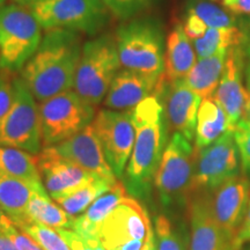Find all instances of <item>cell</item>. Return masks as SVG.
<instances>
[{
	"instance_id": "6da1fadb",
	"label": "cell",
	"mask_w": 250,
	"mask_h": 250,
	"mask_svg": "<svg viewBox=\"0 0 250 250\" xmlns=\"http://www.w3.org/2000/svg\"><path fill=\"white\" fill-rule=\"evenodd\" d=\"M83 46L77 31H45L35 54L21 70V79L37 101L44 102L73 88Z\"/></svg>"
},
{
	"instance_id": "7a4b0ae2",
	"label": "cell",
	"mask_w": 250,
	"mask_h": 250,
	"mask_svg": "<svg viewBox=\"0 0 250 250\" xmlns=\"http://www.w3.org/2000/svg\"><path fill=\"white\" fill-rule=\"evenodd\" d=\"M136 140L126 166V189L131 195L144 197L151 184L167 146V120L159 96L151 95L132 111Z\"/></svg>"
},
{
	"instance_id": "3957f363",
	"label": "cell",
	"mask_w": 250,
	"mask_h": 250,
	"mask_svg": "<svg viewBox=\"0 0 250 250\" xmlns=\"http://www.w3.org/2000/svg\"><path fill=\"white\" fill-rule=\"evenodd\" d=\"M123 68L160 78L165 72L164 28L152 18L133 19L122 24L115 36Z\"/></svg>"
},
{
	"instance_id": "277c9868",
	"label": "cell",
	"mask_w": 250,
	"mask_h": 250,
	"mask_svg": "<svg viewBox=\"0 0 250 250\" xmlns=\"http://www.w3.org/2000/svg\"><path fill=\"white\" fill-rule=\"evenodd\" d=\"M121 66L115 37L103 34L88 41L83 46L74 77V92L95 107L104 100Z\"/></svg>"
},
{
	"instance_id": "5b68a950",
	"label": "cell",
	"mask_w": 250,
	"mask_h": 250,
	"mask_svg": "<svg viewBox=\"0 0 250 250\" xmlns=\"http://www.w3.org/2000/svg\"><path fill=\"white\" fill-rule=\"evenodd\" d=\"M42 27L30 8L0 6V72L21 71L42 41Z\"/></svg>"
},
{
	"instance_id": "8992f818",
	"label": "cell",
	"mask_w": 250,
	"mask_h": 250,
	"mask_svg": "<svg viewBox=\"0 0 250 250\" xmlns=\"http://www.w3.org/2000/svg\"><path fill=\"white\" fill-rule=\"evenodd\" d=\"M98 242L105 250H154V229L146 208L125 197L103 221Z\"/></svg>"
},
{
	"instance_id": "52a82bcc",
	"label": "cell",
	"mask_w": 250,
	"mask_h": 250,
	"mask_svg": "<svg viewBox=\"0 0 250 250\" xmlns=\"http://www.w3.org/2000/svg\"><path fill=\"white\" fill-rule=\"evenodd\" d=\"M30 11L45 31L66 29L88 35L99 34L111 15L102 0H45Z\"/></svg>"
},
{
	"instance_id": "ba28073f",
	"label": "cell",
	"mask_w": 250,
	"mask_h": 250,
	"mask_svg": "<svg viewBox=\"0 0 250 250\" xmlns=\"http://www.w3.org/2000/svg\"><path fill=\"white\" fill-rule=\"evenodd\" d=\"M195 152L191 142L174 132L166 146L154 176L159 198L166 208L182 205L191 192Z\"/></svg>"
},
{
	"instance_id": "9c48e42d",
	"label": "cell",
	"mask_w": 250,
	"mask_h": 250,
	"mask_svg": "<svg viewBox=\"0 0 250 250\" xmlns=\"http://www.w3.org/2000/svg\"><path fill=\"white\" fill-rule=\"evenodd\" d=\"M13 89L12 107L0 124V146L37 155L43 146L39 104L21 77L13 79Z\"/></svg>"
},
{
	"instance_id": "30bf717a",
	"label": "cell",
	"mask_w": 250,
	"mask_h": 250,
	"mask_svg": "<svg viewBox=\"0 0 250 250\" xmlns=\"http://www.w3.org/2000/svg\"><path fill=\"white\" fill-rule=\"evenodd\" d=\"M43 146H55L72 138L92 124L93 105L74 90H67L39 104Z\"/></svg>"
},
{
	"instance_id": "8fae6325",
	"label": "cell",
	"mask_w": 250,
	"mask_h": 250,
	"mask_svg": "<svg viewBox=\"0 0 250 250\" xmlns=\"http://www.w3.org/2000/svg\"><path fill=\"white\" fill-rule=\"evenodd\" d=\"M239 174V149L234 139V129H230L211 145L195 149L191 192L211 195Z\"/></svg>"
},
{
	"instance_id": "7c38bea8",
	"label": "cell",
	"mask_w": 250,
	"mask_h": 250,
	"mask_svg": "<svg viewBox=\"0 0 250 250\" xmlns=\"http://www.w3.org/2000/svg\"><path fill=\"white\" fill-rule=\"evenodd\" d=\"M92 125L109 166L120 179L130 160L136 140L132 112L102 109L95 115Z\"/></svg>"
},
{
	"instance_id": "4fadbf2b",
	"label": "cell",
	"mask_w": 250,
	"mask_h": 250,
	"mask_svg": "<svg viewBox=\"0 0 250 250\" xmlns=\"http://www.w3.org/2000/svg\"><path fill=\"white\" fill-rule=\"evenodd\" d=\"M154 95L159 96L165 108L167 124L175 132L192 142L195 139L197 115L202 98L186 85L183 79L166 81L160 78Z\"/></svg>"
},
{
	"instance_id": "5bb4252c",
	"label": "cell",
	"mask_w": 250,
	"mask_h": 250,
	"mask_svg": "<svg viewBox=\"0 0 250 250\" xmlns=\"http://www.w3.org/2000/svg\"><path fill=\"white\" fill-rule=\"evenodd\" d=\"M37 166L46 192L52 199L67 196L98 179L79 166L67 160L54 146L43 147L36 155ZM102 179V177H101Z\"/></svg>"
},
{
	"instance_id": "9a60e30c",
	"label": "cell",
	"mask_w": 250,
	"mask_h": 250,
	"mask_svg": "<svg viewBox=\"0 0 250 250\" xmlns=\"http://www.w3.org/2000/svg\"><path fill=\"white\" fill-rule=\"evenodd\" d=\"M249 193V180L237 175L219 187L210 197L215 221L233 243L248 211Z\"/></svg>"
},
{
	"instance_id": "2e32d148",
	"label": "cell",
	"mask_w": 250,
	"mask_h": 250,
	"mask_svg": "<svg viewBox=\"0 0 250 250\" xmlns=\"http://www.w3.org/2000/svg\"><path fill=\"white\" fill-rule=\"evenodd\" d=\"M243 59L241 45L228 50L225 70L213 96L234 127L245 118L250 93L243 86Z\"/></svg>"
},
{
	"instance_id": "e0dca14e",
	"label": "cell",
	"mask_w": 250,
	"mask_h": 250,
	"mask_svg": "<svg viewBox=\"0 0 250 250\" xmlns=\"http://www.w3.org/2000/svg\"><path fill=\"white\" fill-rule=\"evenodd\" d=\"M54 147L62 156L78 165L87 173L112 182L117 181L116 175L105 159L92 124L72 138L57 144Z\"/></svg>"
},
{
	"instance_id": "ac0fdd59",
	"label": "cell",
	"mask_w": 250,
	"mask_h": 250,
	"mask_svg": "<svg viewBox=\"0 0 250 250\" xmlns=\"http://www.w3.org/2000/svg\"><path fill=\"white\" fill-rule=\"evenodd\" d=\"M190 250H235L212 213L210 195L196 193L189 204Z\"/></svg>"
},
{
	"instance_id": "d6986e66",
	"label": "cell",
	"mask_w": 250,
	"mask_h": 250,
	"mask_svg": "<svg viewBox=\"0 0 250 250\" xmlns=\"http://www.w3.org/2000/svg\"><path fill=\"white\" fill-rule=\"evenodd\" d=\"M160 78L122 68L109 87L104 105L112 110L132 111L140 102L154 95Z\"/></svg>"
},
{
	"instance_id": "ffe728a7",
	"label": "cell",
	"mask_w": 250,
	"mask_h": 250,
	"mask_svg": "<svg viewBox=\"0 0 250 250\" xmlns=\"http://www.w3.org/2000/svg\"><path fill=\"white\" fill-rule=\"evenodd\" d=\"M126 195L127 189L123 183L117 181L109 191L100 196L83 213L73 219L72 229L83 236L87 242L98 241L99 230L103 221L125 197H127Z\"/></svg>"
},
{
	"instance_id": "44dd1931",
	"label": "cell",
	"mask_w": 250,
	"mask_h": 250,
	"mask_svg": "<svg viewBox=\"0 0 250 250\" xmlns=\"http://www.w3.org/2000/svg\"><path fill=\"white\" fill-rule=\"evenodd\" d=\"M196 62L195 48L184 31L183 24H176L169 33L166 42L165 72L162 78L166 81L183 79Z\"/></svg>"
},
{
	"instance_id": "7402d4cb",
	"label": "cell",
	"mask_w": 250,
	"mask_h": 250,
	"mask_svg": "<svg viewBox=\"0 0 250 250\" xmlns=\"http://www.w3.org/2000/svg\"><path fill=\"white\" fill-rule=\"evenodd\" d=\"M227 54L228 51H221L210 57L198 58L189 73L183 78L186 85L202 99L212 98L223 77Z\"/></svg>"
},
{
	"instance_id": "603a6c76",
	"label": "cell",
	"mask_w": 250,
	"mask_h": 250,
	"mask_svg": "<svg viewBox=\"0 0 250 250\" xmlns=\"http://www.w3.org/2000/svg\"><path fill=\"white\" fill-rule=\"evenodd\" d=\"M234 129L227 115L213 98L202 100L197 115L195 149H202L220 138L228 130Z\"/></svg>"
},
{
	"instance_id": "cb8c5ba5",
	"label": "cell",
	"mask_w": 250,
	"mask_h": 250,
	"mask_svg": "<svg viewBox=\"0 0 250 250\" xmlns=\"http://www.w3.org/2000/svg\"><path fill=\"white\" fill-rule=\"evenodd\" d=\"M44 186H33L24 181L0 174V208L17 225L26 223L28 204L36 189Z\"/></svg>"
},
{
	"instance_id": "d4e9b609",
	"label": "cell",
	"mask_w": 250,
	"mask_h": 250,
	"mask_svg": "<svg viewBox=\"0 0 250 250\" xmlns=\"http://www.w3.org/2000/svg\"><path fill=\"white\" fill-rule=\"evenodd\" d=\"M26 217L30 223H36L45 226L59 229V228H67L72 229L73 219L68 215L57 203L51 201V197L46 192L45 188L36 189L31 196L29 204H28Z\"/></svg>"
},
{
	"instance_id": "484cf974",
	"label": "cell",
	"mask_w": 250,
	"mask_h": 250,
	"mask_svg": "<svg viewBox=\"0 0 250 250\" xmlns=\"http://www.w3.org/2000/svg\"><path fill=\"white\" fill-rule=\"evenodd\" d=\"M0 174L33 186H43L36 155L22 149L0 146Z\"/></svg>"
},
{
	"instance_id": "4316f807",
	"label": "cell",
	"mask_w": 250,
	"mask_h": 250,
	"mask_svg": "<svg viewBox=\"0 0 250 250\" xmlns=\"http://www.w3.org/2000/svg\"><path fill=\"white\" fill-rule=\"evenodd\" d=\"M245 40L246 33L242 24L232 28H208L202 37L193 40V48L197 57L205 58L242 45Z\"/></svg>"
},
{
	"instance_id": "83f0119b",
	"label": "cell",
	"mask_w": 250,
	"mask_h": 250,
	"mask_svg": "<svg viewBox=\"0 0 250 250\" xmlns=\"http://www.w3.org/2000/svg\"><path fill=\"white\" fill-rule=\"evenodd\" d=\"M117 183V181L112 182V181L101 179L98 177L85 186L78 191L70 193V195L61 197V198L56 199V203L61 206L70 217L74 218L83 213L88 206L92 204L94 201L99 198L100 196H102L103 193H105L111 189L115 184Z\"/></svg>"
},
{
	"instance_id": "f1b7e54d",
	"label": "cell",
	"mask_w": 250,
	"mask_h": 250,
	"mask_svg": "<svg viewBox=\"0 0 250 250\" xmlns=\"http://www.w3.org/2000/svg\"><path fill=\"white\" fill-rule=\"evenodd\" d=\"M188 12L195 14L205 22L208 28H232L240 27L237 19L218 6L203 0H192L188 6Z\"/></svg>"
},
{
	"instance_id": "f546056e",
	"label": "cell",
	"mask_w": 250,
	"mask_h": 250,
	"mask_svg": "<svg viewBox=\"0 0 250 250\" xmlns=\"http://www.w3.org/2000/svg\"><path fill=\"white\" fill-rule=\"evenodd\" d=\"M29 235L43 250H71L61 234L55 228L36 223H21L15 226Z\"/></svg>"
},
{
	"instance_id": "4dcf8cb0",
	"label": "cell",
	"mask_w": 250,
	"mask_h": 250,
	"mask_svg": "<svg viewBox=\"0 0 250 250\" xmlns=\"http://www.w3.org/2000/svg\"><path fill=\"white\" fill-rule=\"evenodd\" d=\"M154 242L155 250H187L182 234L165 214L155 218Z\"/></svg>"
},
{
	"instance_id": "1f68e13d",
	"label": "cell",
	"mask_w": 250,
	"mask_h": 250,
	"mask_svg": "<svg viewBox=\"0 0 250 250\" xmlns=\"http://www.w3.org/2000/svg\"><path fill=\"white\" fill-rule=\"evenodd\" d=\"M234 139L239 149L241 169L250 182V121L243 118L234 126Z\"/></svg>"
},
{
	"instance_id": "d6a6232c",
	"label": "cell",
	"mask_w": 250,
	"mask_h": 250,
	"mask_svg": "<svg viewBox=\"0 0 250 250\" xmlns=\"http://www.w3.org/2000/svg\"><path fill=\"white\" fill-rule=\"evenodd\" d=\"M111 15L120 20H129L145 11L152 0H102Z\"/></svg>"
},
{
	"instance_id": "836d02e7",
	"label": "cell",
	"mask_w": 250,
	"mask_h": 250,
	"mask_svg": "<svg viewBox=\"0 0 250 250\" xmlns=\"http://www.w3.org/2000/svg\"><path fill=\"white\" fill-rule=\"evenodd\" d=\"M14 99L13 79H9L4 72H0V124L8 114Z\"/></svg>"
},
{
	"instance_id": "e575fe53",
	"label": "cell",
	"mask_w": 250,
	"mask_h": 250,
	"mask_svg": "<svg viewBox=\"0 0 250 250\" xmlns=\"http://www.w3.org/2000/svg\"><path fill=\"white\" fill-rule=\"evenodd\" d=\"M183 29L186 31L188 37L193 41L204 35L206 30L208 29V27L206 26L204 21L201 20L198 17H196L195 14L188 12L187 18L183 23Z\"/></svg>"
},
{
	"instance_id": "d590c367",
	"label": "cell",
	"mask_w": 250,
	"mask_h": 250,
	"mask_svg": "<svg viewBox=\"0 0 250 250\" xmlns=\"http://www.w3.org/2000/svg\"><path fill=\"white\" fill-rule=\"evenodd\" d=\"M246 33V40L242 43V59H243V79H245L247 89L250 92V22L242 24Z\"/></svg>"
},
{
	"instance_id": "8d00e7d4",
	"label": "cell",
	"mask_w": 250,
	"mask_h": 250,
	"mask_svg": "<svg viewBox=\"0 0 250 250\" xmlns=\"http://www.w3.org/2000/svg\"><path fill=\"white\" fill-rule=\"evenodd\" d=\"M57 230L64 237V240L66 241L71 250H94L93 247L83 236H80L77 232H74L73 229L59 228Z\"/></svg>"
},
{
	"instance_id": "74e56055",
	"label": "cell",
	"mask_w": 250,
	"mask_h": 250,
	"mask_svg": "<svg viewBox=\"0 0 250 250\" xmlns=\"http://www.w3.org/2000/svg\"><path fill=\"white\" fill-rule=\"evenodd\" d=\"M7 237L11 239L18 250H43L29 235L19 230L17 227L7 234Z\"/></svg>"
},
{
	"instance_id": "f35d334b",
	"label": "cell",
	"mask_w": 250,
	"mask_h": 250,
	"mask_svg": "<svg viewBox=\"0 0 250 250\" xmlns=\"http://www.w3.org/2000/svg\"><path fill=\"white\" fill-rule=\"evenodd\" d=\"M249 241H250V201H249V208H248V211H247L245 220H243L241 227H240L239 232L236 234L235 240H234V248H235V250H240L246 242H249Z\"/></svg>"
},
{
	"instance_id": "ab89813d",
	"label": "cell",
	"mask_w": 250,
	"mask_h": 250,
	"mask_svg": "<svg viewBox=\"0 0 250 250\" xmlns=\"http://www.w3.org/2000/svg\"><path fill=\"white\" fill-rule=\"evenodd\" d=\"M223 4L234 14L250 15V0H223Z\"/></svg>"
},
{
	"instance_id": "60d3db41",
	"label": "cell",
	"mask_w": 250,
	"mask_h": 250,
	"mask_svg": "<svg viewBox=\"0 0 250 250\" xmlns=\"http://www.w3.org/2000/svg\"><path fill=\"white\" fill-rule=\"evenodd\" d=\"M15 228V225L13 221L9 219L4 211L0 208V233L4 234V235L7 236V234L13 230Z\"/></svg>"
},
{
	"instance_id": "b9f144b4",
	"label": "cell",
	"mask_w": 250,
	"mask_h": 250,
	"mask_svg": "<svg viewBox=\"0 0 250 250\" xmlns=\"http://www.w3.org/2000/svg\"><path fill=\"white\" fill-rule=\"evenodd\" d=\"M0 250H18L11 239L6 235H0Z\"/></svg>"
},
{
	"instance_id": "7bdbcfd3",
	"label": "cell",
	"mask_w": 250,
	"mask_h": 250,
	"mask_svg": "<svg viewBox=\"0 0 250 250\" xmlns=\"http://www.w3.org/2000/svg\"><path fill=\"white\" fill-rule=\"evenodd\" d=\"M42 1H45V0H12V2L15 5H19V6H23V7H33L34 5L36 4H40V2Z\"/></svg>"
},
{
	"instance_id": "ee69618b",
	"label": "cell",
	"mask_w": 250,
	"mask_h": 250,
	"mask_svg": "<svg viewBox=\"0 0 250 250\" xmlns=\"http://www.w3.org/2000/svg\"><path fill=\"white\" fill-rule=\"evenodd\" d=\"M88 243H89L90 246L93 247L94 250H105V249H103L102 247L99 245V242H98V241H92V242H88Z\"/></svg>"
},
{
	"instance_id": "f6af8a7d",
	"label": "cell",
	"mask_w": 250,
	"mask_h": 250,
	"mask_svg": "<svg viewBox=\"0 0 250 250\" xmlns=\"http://www.w3.org/2000/svg\"><path fill=\"white\" fill-rule=\"evenodd\" d=\"M245 118H246V120H249L250 121V96H249L248 103H247V109H246Z\"/></svg>"
},
{
	"instance_id": "bcb514c9",
	"label": "cell",
	"mask_w": 250,
	"mask_h": 250,
	"mask_svg": "<svg viewBox=\"0 0 250 250\" xmlns=\"http://www.w3.org/2000/svg\"><path fill=\"white\" fill-rule=\"evenodd\" d=\"M5 1H6V0H0V6L4 5V4H5Z\"/></svg>"
},
{
	"instance_id": "7dc6e473",
	"label": "cell",
	"mask_w": 250,
	"mask_h": 250,
	"mask_svg": "<svg viewBox=\"0 0 250 250\" xmlns=\"http://www.w3.org/2000/svg\"><path fill=\"white\" fill-rule=\"evenodd\" d=\"M0 235H4V234H1V233H0Z\"/></svg>"
},
{
	"instance_id": "c3c4849f",
	"label": "cell",
	"mask_w": 250,
	"mask_h": 250,
	"mask_svg": "<svg viewBox=\"0 0 250 250\" xmlns=\"http://www.w3.org/2000/svg\"><path fill=\"white\" fill-rule=\"evenodd\" d=\"M248 250H250V248H249V249H248Z\"/></svg>"
},
{
	"instance_id": "681fc988",
	"label": "cell",
	"mask_w": 250,
	"mask_h": 250,
	"mask_svg": "<svg viewBox=\"0 0 250 250\" xmlns=\"http://www.w3.org/2000/svg\"><path fill=\"white\" fill-rule=\"evenodd\" d=\"M154 250H155V249H154Z\"/></svg>"
}]
</instances>
